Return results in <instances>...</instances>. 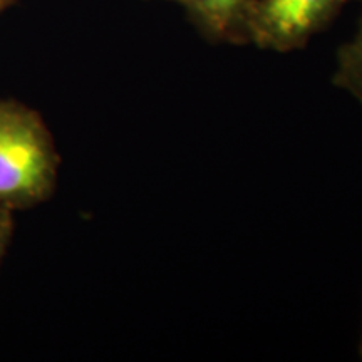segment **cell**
Segmentation results:
<instances>
[{
  "label": "cell",
  "instance_id": "7a4b0ae2",
  "mask_svg": "<svg viewBox=\"0 0 362 362\" xmlns=\"http://www.w3.org/2000/svg\"><path fill=\"white\" fill-rule=\"evenodd\" d=\"M354 0H252L245 17L247 44L274 52L304 49Z\"/></svg>",
  "mask_w": 362,
  "mask_h": 362
},
{
  "label": "cell",
  "instance_id": "277c9868",
  "mask_svg": "<svg viewBox=\"0 0 362 362\" xmlns=\"http://www.w3.org/2000/svg\"><path fill=\"white\" fill-rule=\"evenodd\" d=\"M332 83L347 90L362 106V16L354 37L339 49Z\"/></svg>",
  "mask_w": 362,
  "mask_h": 362
},
{
  "label": "cell",
  "instance_id": "52a82bcc",
  "mask_svg": "<svg viewBox=\"0 0 362 362\" xmlns=\"http://www.w3.org/2000/svg\"><path fill=\"white\" fill-rule=\"evenodd\" d=\"M171 2H178L180 6H181V4H183V0H171Z\"/></svg>",
  "mask_w": 362,
  "mask_h": 362
},
{
  "label": "cell",
  "instance_id": "ba28073f",
  "mask_svg": "<svg viewBox=\"0 0 362 362\" xmlns=\"http://www.w3.org/2000/svg\"><path fill=\"white\" fill-rule=\"evenodd\" d=\"M4 4H6V0H0V7H2Z\"/></svg>",
  "mask_w": 362,
  "mask_h": 362
},
{
  "label": "cell",
  "instance_id": "8992f818",
  "mask_svg": "<svg viewBox=\"0 0 362 362\" xmlns=\"http://www.w3.org/2000/svg\"><path fill=\"white\" fill-rule=\"evenodd\" d=\"M359 352H361V359H362V339H361V347H359Z\"/></svg>",
  "mask_w": 362,
  "mask_h": 362
},
{
  "label": "cell",
  "instance_id": "5b68a950",
  "mask_svg": "<svg viewBox=\"0 0 362 362\" xmlns=\"http://www.w3.org/2000/svg\"><path fill=\"white\" fill-rule=\"evenodd\" d=\"M13 233V218L12 211L0 208V265H2V259L6 255V250L8 247Z\"/></svg>",
  "mask_w": 362,
  "mask_h": 362
},
{
  "label": "cell",
  "instance_id": "6da1fadb",
  "mask_svg": "<svg viewBox=\"0 0 362 362\" xmlns=\"http://www.w3.org/2000/svg\"><path fill=\"white\" fill-rule=\"evenodd\" d=\"M57 171L56 144L39 112L0 99V208L25 210L45 202Z\"/></svg>",
  "mask_w": 362,
  "mask_h": 362
},
{
  "label": "cell",
  "instance_id": "3957f363",
  "mask_svg": "<svg viewBox=\"0 0 362 362\" xmlns=\"http://www.w3.org/2000/svg\"><path fill=\"white\" fill-rule=\"evenodd\" d=\"M252 0H183L192 24L211 42L247 44L245 17Z\"/></svg>",
  "mask_w": 362,
  "mask_h": 362
}]
</instances>
